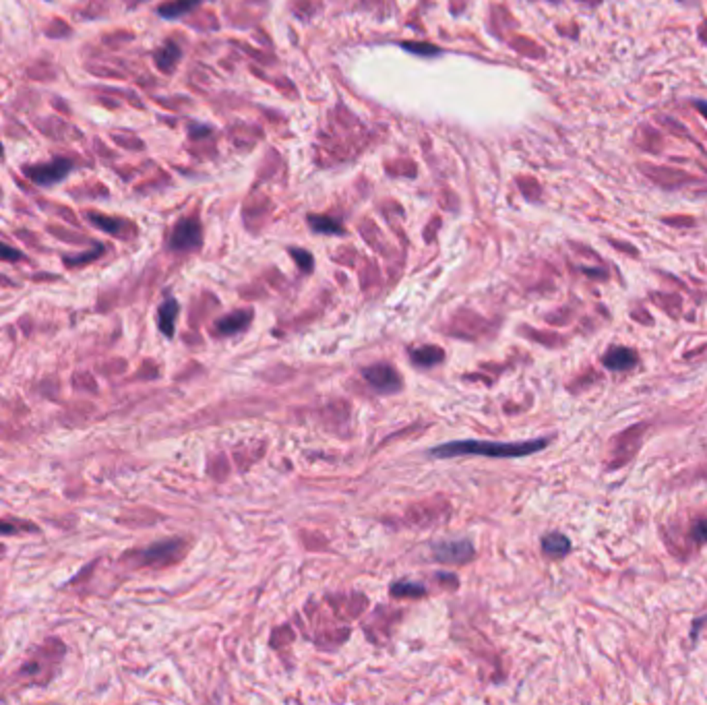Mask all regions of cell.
Instances as JSON below:
<instances>
[{
  "label": "cell",
  "instance_id": "1",
  "mask_svg": "<svg viewBox=\"0 0 707 705\" xmlns=\"http://www.w3.org/2000/svg\"><path fill=\"white\" fill-rule=\"evenodd\" d=\"M550 439H534L523 443H494V441H453L441 447L431 449V455L439 459L459 457V455H482L494 459H511V457H527L536 451L548 447Z\"/></svg>",
  "mask_w": 707,
  "mask_h": 705
},
{
  "label": "cell",
  "instance_id": "2",
  "mask_svg": "<svg viewBox=\"0 0 707 705\" xmlns=\"http://www.w3.org/2000/svg\"><path fill=\"white\" fill-rule=\"evenodd\" d=\"M71 170H73V160L69 158H54L44 164L23 166V174L38 186H54L61 180H65L71 174Z\"/></svg>",
  "mask_w": 707,
  "mask_h": 705
},
{
  "label": "cell",
  "instance_id": "3",
  "mask_svg": "<svg viewBox=\"0 0 707 705\" xmlns=\"http://www.w3.org/2000/svg\"><path fill=\"white\" fill-rule=\"evenodd\" d=\"M203 242V232L201 224L197 217H184L180 219L170 236V248L176 252H191L197 250Z\"/></svg>",
  "mask_w": 707,
  "mask_h": 705
},
{
  "label": "cell",
  "instance_id": "4",
  "mask_svg": "<svg viewBox=\"0 0 707 705\" xmlns=\"http://www.w3.org/2000/svg\"><path fill=\"white\" fill-rule=\"evenodd\" d=\"M365 381L379 393H398L404 387L400 373L391 365H373L362 371Z\"/></svg>",
  "mask_w": 707,
  "mask_h": 705
},
{
  "label": "cell",
  "instance_id": "5",
  "mask_svg": "<svg viewBox=\"0 0 707 705\" xmlns=\"http://www.w3.org/2000/svg\"><path fill=\"white\" fill-rule=\"evenodd\" d=\"M474 556V546L470 540H447L433 546V558L447 565H461Z\"/></svg>",
  "mask_w": 707,
  "mask_h": 705
},
{
  "label": "cell",
  "instance_id": "6",
  "mask_svg": "<svg viewBox=\"0 0 707 705\" xmlns=\"http://www.w3.org/2000/svg\"><path fill=\"white\" fill-rule=\"evenodd\" d=\"M83 215H85V219H87L91 226L100 228L102 232H106V234H110V236L124 238V240H129V238L135 236V226H133L129 219L110 217V215H104V213H100V211H85Z\"/></svg>",
  "mask_w": 707,
  "mask_h": 705
},
{
  "label": "cell",
  "instance_id": "7",
  "mask_svg": "<svg viewBox=\"0 0 707 705\" xmlns=\"http://www.w3.org/2000/svg\"><path fill=\"white\" fill-rule=\"evenodd\" d=\"M180 542L178 540H168V542H157L141 552H135L133 556H137L139 565H164L168 563L178 550H180Z\"/></svg>",
  "mask_w": 707,
  "mask_h": 705
},
{
  "label": "cell",
  "instance_id": "8",
  "mask_svg": "<svg viewBox=\"0 0 707 705\" xmlns=\"http://www.w3.org/2000/svg\"><path fill=\"white\" fill-rule=\"evenodd\" d=\"M36 127L46 135L52 137L56 141H77L83 137V133L79 129H75L73 124L65 122L63 118H46V120H38Z\"/></svg>",
  "mask_w": 707,
  "mask_h": 705
},
{
  "label": "cell",
  "instance_id": "9",
  "mask_svg": "<svg viewBox=\"0 0 707 705\" xmlns=\"http://www.w3.org/2000/svg\"><path fill=\"white\" fill-rule=\"evenodd\" d=\"M637 351L631 349V347H622V345H616V347H610L604 358H602V365L610 371H629L637 365Z\"/></svg>",
  "mask_w": 707,
  "mask_h": 705
},
{
  "label": "cell",
  "instance_id": "10",
  "mask_svg": "<svg viewBox=\"0 0 707 705\" xmlns=\"http://www.w3.org/2000/svg\"><path fill=\"white\" fill-rule=\"evenodd\" d=\"M252 321V310H236V312H230L226 316H221L217 323H215V329L221 333V335H234L238 331H244Z\"/></svg>",
  "mask_w": 707,
  "mask_h": 705
},
{
  "label": "cell",
  "instance_id": "11",
  "mask_svg": "<svg viewBox=\"0 0 707 705\" xmlns=\"http://www.w3.org/2000/svg\"><path fill=\"white\" fill-rule=\"evenodd\" d=\"M180 56H182V52H180L178 44H176V42H166V44L155 52L153 61H155V65H157V69H160L162 73L170 75V73H174V69H176Z\"/></svg>",
  "mask_w": 707,
  "mask_h": 705
},
{
  "label": "cell",
  "instance_id": "12",
  "mask_svg": "<svg viewBox=\"0 0 707 705\" xmlns=\"http://www.w3.org/2000/svg\"><path fill=\"white\" fill-rule=\"evenodd\" d=\"M178 302L174 298H168L160 304L157 308V325H160V331L166 335V337H172L174 335V325H176V318H178Z\"/></svg>",
  "mask_w": 707,
  "mask_h": 705
},
{
  "label": "cell",
  "instance_id": "13",
  "mask_svg": "<svg viewBox=\"0 0 707 705\" xmlns=\"http://www.w3.org/2000/svg\"><path fill=\"white\" fill-rule=\"evenodd\" d=\"M443 358H445V351L437 345H422L418 349H412V362L416 367L431 369L435 365H441Z\"/></svg>",
  "mask_w": 707,
  "mask_h": 705
},
{
  "label": "cell",
  "instance_id": "14",
  "mask_svg": "<svg viewBox=\"0 0 707 705\" xmlns=\"http://www.w3.org/2000/svg\"><path fill=\"white\" fill-rule=\"evenodd\" d=\"M542 550H544V554H548L552 558H561L571 550V542L565 534L552 532V534H546L542 538Z\"/></svg>",
  "mask_w": 707,
  "mask_h": 705
},
{
  "label": "cell",
  "instance_id": "15",
  "mask_svg": "<svg viewBox=\"0 0 707 705\" xmlns=\"http://www.w3.org/2000/svg\"><path fill=\"white\" fill-rule=\"evenodd\" d=\"M201 5V0H170V3H164L157 13L164 19H180L182 15L191 13L193 9H197Z\"/></svg>",
  "mask_w": 707,
  "mask_h": 705
},
{
  "label": "cell",
  "instance_id": "16",
  "mask_svg": "<svg viewBox=\"0 0 707 705\" xmlns=\"http://www.w3.org/2000/svg\"><path fill=\"white\" fill-rule=\"evenodd\" d=\"M308 224L318 234H343V226L337 219L327 217V215H310Z\"/></svg>",
  "mask_w": 707,
  "mask_h": 705
},
{
  "label": "cell",
  "instance_id": "17",
  "mask_svg": "<svg viewBox=\"0 0 707 705\" xmlns=\"http://www.w3.org/2000/svg\"><path fill=\"white\" fill-rule=\"evenodd\" d=\"M424 585L420 583H414V581H398L391 585V594L395 598H418V596H424Z\"/></svg>",
  "mask_w": 707,
  "mask_h": 705
},
{
  "label": "cell",
  "instance_id": "18",
  "mask_svg": "<svg viewBox=\"0 0 707 705\" xmlns=\"http://www.w3.org/2000/svg\"><path fill=\"white\" fill-rule=\"evenodd\" d=\"M402 48L408 50V52H412V54H416V56H424V58L439 56V54L443 52L441 48H437V46H433V44H418V42H404Z\"/></svg>",
  "mask_w": 707,
  "mask_h": 705
},
{
  "label": "cell",
  "instance_id": "19",
  "mask_svg": "<svg viewBox=\"0 0 707 705\" xmlns=\"http://www.w3.org/2000/svg\"><path fill=\"white\" fill-rule=\"evenodd\" d=\"M102 254H104V246H102V244H98L94 250L85 252V254H79V257H65L63 261H65V265H69V267H83V265H87V263H91V261L100 259Z\"/></svg>",
  "mask_w": 707,
  "mask_h": 705
},
{
  "label": "cell",
  "instance_id": "20",
  "mask_svg": "<svg viewBox=\"0 0 707 705\" xmlns=\"http://www.w3.org/2000/svg\"><path fill=\"white\" fill-rule=\"evenodd\" d=\"M38 528L32 523H19V521H0V536H11L19 532H36Z\"/></svg>",
  "mask_w": 707,
  "mask_h": 705
},
{
  "label": "cell",
  "instance_id": "21",
  "mask_svg": "<svg viewBox=\"0 0 707 705\" xmlns=\"http://www.w3.org/2000/svg\"><path fill=\"white\" fill-rule=\"evenodd\" d=\"M44 32H46V36H48V38H67V36H69L73 30H71V25H67L63 19H58V17H56V19H52V21L46 25V30H44Z\"/></svg>",
  "mask_w": 707,
  "mask_h": 705
},
{
  "label": "cell",
  "instance_id": "22",
  "mask_svg": "<svg viewBox=\"0 0 707 705\" xmlns=\"http://www.w3.org/2000/svg\"><path fill=\"white\" fill-rule=\"evenodd\" d=\"M290 254L294 257V261L298 263V267L304 271V273H310L312 267H314V261H312V254L308 250H302V248H290Z\"/></svg>",
  "mask_w": 707,
  "mask_h": 705
},
{
  "label": "cell",
  "instance_id": "23",
  "mask_svg": "<svg viewBox=\"0 0 707 705\" xmlns=\"http://www.w3.org/2000/svg\"><path fill=\"white\" fill-rule=\"evenodd\" d=\"M0 261H23V252L5 242H0Z\"/></svg>",
  "mask_w": 707,
  "mask_h": 705
},
{
  "label": "cell",
  "instance_id": "24",
  "mask_svg": "<svg viewBox=\"0 0 707 705\" xmlns=\"http://www.w3.org/2000/svg\"><path fill=\"white\" fill-rule=\"evenodd\" d=\"M112 139H114L118 145H122V147H131V149H141V147H143V143H141L139 139H135V137H131V139H124L120 133H112Z\"/></svg>",
  "mask_w": 707,
  "mask_h": 705
},
{
  "label": "cell",
  "instance_id": "25",
  "mask_svg": "<svg viewBox=\"0 0 707 705\" xmlns=\"http://www.w3.org/2000/svg\"><path fill=\"white\" fill-rule=\"evenodd\" d=\"M693 538H695L697 542H707V519L695 523V528H693Z\"/></svg>",
  "mask_w": 707,
  "mask_h": 705
},
{
  "label": "cell",
  "instance_id": "26",
  "mask_svg": "<svg viewBox=\"0 0 707 705\" xmlns=\"http://www.w3.org/2000/svg\"><path fill=\"white\" fill-rule=\"evenodd\" d=\"M695 106L703 112V116H707V104L705 102H695Z\"/></svg>",
  "mask_w": 707,
  "mask_h": 705
},
{
  "label": "cell",
  "instance_id": "27",
  "mask_svg": "<svg viewBox=\"0 0 707 705\" xmlns=\"http://www.w3.org/2000/svg\"><path fill=\"white\" fill-rule=\"evenodd\" d=\"M0 155H3V145H0Z\"/></svg>",
  "mask_w": 707,
  "mask_h": 705
},
{
  "label": "cell",
  "instance_id": "28",
  "mask_svg": "<svg viewBox=\"0 0 707 705\" xmlns=\"http://www.w3.org/2000/svg\"><path fill=\"white\" fill-rule=\"evenodd\" d=\"M0 552H3V546H0Z\"/></svg>",
  "mask_w": 707,
  "mask_h": 705
}]
</instances>
